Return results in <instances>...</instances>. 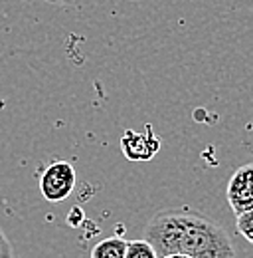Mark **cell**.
Masks as SVG:
<instances>
[{"instance_id": "obj_2", "label": "cell", "mask_w": 253, "mask_h": 258, "mask_svg": "<svg viewBox=\"0 0 253 258\" xmlns=\"http://www.w3.org/2000/svg\"><path fill=\"white\" fill-rule=\"evenodd\" d=\"M75 169L67 161L50 163L40 175V193L48 203H62L75 189Z\"/></svg>"}, {"instance_id": "obj_5", "label": "cell", "mask_w": 253, "mask_h": 258, "mask_svg": "<svg viewBox=\"0 0 253 258\" xmlns=\"http://www.w3.org/2000/svg\"><path fill=\"white\" fill-rule=\"evenodd\" d=\"M126 240L121 236H109L97 242L91 250V258H125Z\"/></svg>"}, {"instance_id": "obj_7", "label": "cell", "mask_w": 253, "mask_h": 258, "mask_svg": "<svg viewBox=\"0 0 253 258\" xmlns=\"http://www.w3.org/2000/svg\"><path fill=\"white\" fill-rule=\"evenodd\" d=\"M235 228H237V232H239L249 244H253V211H247V213L239 215L237 221H235Z\"/></svg>"}, {"instance_id": "obj_9", "label": "cell", "mask_w": 253, "mask_h": 258, "mask_svg": "<svg viewBox=\"0 0 253 258\" xmlns=\"http://www.w3.org/2000/svg\"><path fill=\"white\" fill-rule=\"evenodd\" d=\"M164 258H188V256H182V254H170V256H164Z\"/></svg>"}, {"instance_id": "obj_10", "label": "cell", "mask_w": 253, "mask_h": 258, "mask_svg": "<svg viewBox=\"0 0 253 258\" xmlns=\"http://www.w3.org/2000/svg\"><path fill=\"white\" fill-rule=\"evenodd\" d=\"M54 2H65V0H54Z\"/></svg>"}, {"instance_id": "obj_4", "label": "cell", "mask_w": 253, "mask_h": 258, "mask_svg": "<svg viewBox=\"0 0 253 258\" xmlns=\"http://www.w3.org/2000/svg\"><path fill=\"white\" fill-rule=\"evenodd\" d=\"M225 199L235 217L253 211V163L239 167L225 187Z\"/></svg>"}, {"instance_id": "obj_8", "label": "cell", "mask_w": 253, "mask_h": 258, "mask_svg": "<svg viewBox=\"0 0 253 258\" xmlns=\"http://www.w3.org/2000/svg\"><path fill=\"white\" fill-rule=\"evenodd\" d=\"M0 258H16L14 254V246L8 240V236L4 234V230L0 228Z\"/></svg>"}, {"instance_id": "obj_1", "label": "cell", "mask_w": 253, "mask_h": 258, "mask_svg": "<svg viewBox=\"0 0 253 258\" xmlns=\"http://www.w3.org/2000/svg\"><path fill=\"white\" fill-rule=\"evenodd\" d=\"M145 240L158 258L182 254L188 258H235L229 234L216 221L192 209H164L145 226Z\"/></svg>"}, {"instance_id": "obj_6", "label": "cell", "mask_w": 253, "mask_h": 258, "mask_svg": "<svg viewBox=\"0 0 253 258\" xmlns=\"http://www.w3.org/2000/svg\"><path fill=\"white\" fill-rule=\"evenodd\" d=\"M125 258H158V254L151 242L139 238V240H126Z\"/></svg>"}, {"instance_id": "obj_3", "label": "cell", "mask_w": 253, "mask_h": 258, "mask_svg": "<svg viewBox=\"0 0 253 258\" xmlns=\"http://www.w3.org/2000/svg\"><path fill=\"white\" fill-rule=\"evenodd\" d=\"M160 139L151 123H147L143 131L126 129L121 137V151L129 161H151L160 149Z\"/></svg>"}]
</instances>
